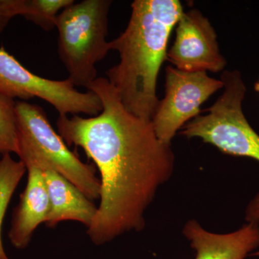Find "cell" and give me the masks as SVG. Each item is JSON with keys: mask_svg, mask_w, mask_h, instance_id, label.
Returning <instances> with one entry per match:
<instances>
[{"mask_svg": "<svg viewBox=\"0 0 259 259\" xmlns=\"http://www.w3.org/2000/svg\"><path fill=\"white\" fill-rule=\"evenodd\" d=\"M88 90L100 97L101 112L90 117L59 115L56 125L65 143L82 148L100 171V205L88 228L99 245L144 229L146 209L171 178L175 157L151 120L127 111L106 78L97 77Z\"/></svg>", "mask_w": 259, "mask_h": 259, "instance_id": "obj_1", "label": "cell"}, {"mask_svg": "<svg viewBox=\"0 0 259 259\" xmlns=\"http://www.w3.org/2000/svg\"><path fill=\"white\" fill-rule=\"evenodd\" d=\"M184 12L178 0H135L125 30L110 41L120 61L107 71L106 79L133 115L152 120L159 102L158 74Z\"/></svg>", "mask_w": 259, "mask_h": 259, "instance_id": "obj_2", "label": "cell"}, {"mask_svg": "<svg viewBox=\"0 0 259 259\" xmlns=\"http://www.w3.org/2000/svg\"><path fill=\"white\" fill-rule=\"evenodd\" d=\"M222 95L199 115L187 122L180 134L187 139L198 138L206 144L232 156L259 162V135L250 126L243 111L246 88L238 71H224L221 76ZM247 223L259 224V192L245 210Z\"/></svg>", "mask_w": 259, "mask_h": 259, "instance_id": "obj_3", "label": "cell"}, {"mask_svg": "<svg viewBox=\"0 0 259 259\" xmlns=\"http://www.w3.org/2000/svg\"><path fill=\"white\" fill-rule=\"evenodd\" d=\"M111 0H83L58 15V54L74 87H88L97 78L96 65L110 51L107 41Z\"/></svg>", "mask_w": 259, "mask_h": 259, "instance_id": "obj_4", "label": "cell"}, {"mask_svg": "<svg viewBox=\"0 0 259 259\" xmlns=\"http://www.w3.org/2000/svg\"><path fill=\"white\" fill-rule=\"evenodd\" d=\"M19 153L39 166L49 167L67 179L92 201L100 198L101 182L93 165L81 161L53 128L44 109L25 101L15 103Z\"/></svg>", "mask_w": 259, "mask_h": 259, "instance_id": "obj_5", "label": "cell"}, {"mask_svg": "<svg viewBox=\"0 0 259 259\" xmlns=\"http://www.w3.org/2000/svg\"><path fill=\"white\" fill-rule=\"evenodd\" d=\"M0 95L23 101L38 97L49 102L59 115L96 116L102 110L101 100L93 92L78 91L68 79L52 80L37 76L3 47H0Z\"/></svg>", "mask_w": 259, "mask_h": 259, "instance_id": "obj_6", "label": "cell"}, {"mask_svg": "<svg viewBox=\"0 0 259 259\" xmlns=\"http://www.w3.org/2000/svg\"><path fill=\"white\" fill-rule=\"evenodd\" d=\"M221 79L204 71H181L166 68L165 95L159 100L151 122L158 139L171 144L177 133L190 121L201 115L200 107L218 90Z\"/></svg>", "mask_w": 259, "mask_h": 259, "instance_id": "obj_7", "label": "cell"}, {"mask_svg": "<svg viewBox=\"0 0 259 259\" xmlns=\"http://www.w3.org/2000/svg\"><path fill=\"white\" fill-rule=\"evenodd\" d=\"M175 28V40L166 55L174 67L185 71H223L227 61L220 50L217 33L199 10L184 12Z\"/></svg>", "mask_w": 259, "mask_h": 259, "instance_id": "obj_8", "label": "cell"}, {"mask_svg": "<svg viewBox=\"0 0 259 259\" xmlns=\"http://www.w3.org/2000/svg\"><path fill=\"white\" fill-rule=\"evenodd\" d=\"M19 157L26 166L28 181L14 209L8 237L15 248L23 249L30 243L37 227L47 223L50 202L41 168L27 155Z\"/></svg>", "mask_w": 259, "mask_h": 259, "instance_id": "obj_9", "label": "cell"}, {"mask_svg": "<svg viewBox=\"0 0 259 259\" xmlns=\"http://www.w3.org/2000/svg\"><path fill=\"white\" fill-rule=\"evenodd\" d=\"M184 236L195 250L194 259H245L259 246V224L247 223L226 234L206 231L195 220L186 223Z\"/></svg>", "mask_w": 259, "mask_h": 259, "instance_id": "obj_10", "label": "cell"}, {"mask_svg": "<svg viewBox=\"0 0 259 259\" xmlns=\"http://www.w3.org/2000/svg\"><path fill=\"white\" fill-rule=\"evenodd\" d=\"M39 166L44 174L50 202V210L46 224L49 228H54L62 221H74L89 228L97 210L91 199L55 170L47 166Z\"/></svg>", "mask_w": 259, "mask_h": 259, "instance_id": "obj_11", "label": "cell"}, {"mask_svg": "<svg viewBox=\"0 0 259 259\" xmlns=\"http://www.w3.org/2000/svg\"><path fill=\"white\" fill-rule=\"evenodd\" d=\"M26 171V166L21 160L13 159L10 153L2 156L0 159V259H10L3 247L2 227L12 197Z\"/></svg>", "mask_w": 259, "mask_h": 259, "instance_id": "obj_12", "label": "cell"}, {"mask_svg": "<svg viewBox=\"0 0 259 259\" xmlns=\"http://www.w3.org/2000/svg\"><path fill=\"white\" fill-rule=\"evenodd\" d=\"M13 99L0 95V154L19 153V131Z\"/></svg>", "mask_w": 259, "mask_h": 259, "instance_id": "obj_13", "label": "cell"}, {"mask_svg": "<svg viewBox=\"0 0 259 259\" xmlns=\"http://www.w3.org/2000/svg\"><path fill=\"white\" fill-rule=\"evenodd\" d=\"M74 0H28V12L24 18L46 31L56 27L58 15Z\"/></svg>", "mask_w": 259, "mask_h": 259, "instance_id": "obj_14", "label": "cell"}, {"mask_svg": "<svg viewBox=\"0 0 259 259\" xmlns=\"http://www.w3.org/2000/svg\"><path fill=\"white\" fill-rule=\"evenodd\" d=\"M28 11V0H0V33L4 31L15 16H25Z\"/></svg>", "mask_w": 259, "mask_h": 259, "instance_id": "obj_15", "label": "cell"}, {"mask_svg": "<svg viewBox=\"0 0 259 259\" xmlns=\"http://www.w3.org/2000/svg\"><path fill=\"white\" fill-rule=\"evenodd\" d=\"M254 90L256 93L259 94V77L258 80H257L256 82L254 84Z\"/></svg>", "mask_w": 259, "mask_h": 259, "instance_id": "obj_16", "label": "cell"}, {"mask_svg": "<svg viewBox=\"0 0 259 259\" xmlns=\"http://www.w3.org/2000/svg\"><path fill=\"white\" fill-rule=\"evenodd\" d=\"M250 256L259 257V250H257V251H254L253 252V253H250Z\"/></svg>", "mask_w": 259, "mask_h": 259, "instance_id": "obj_17", "label": "cell"}]
</instances>
